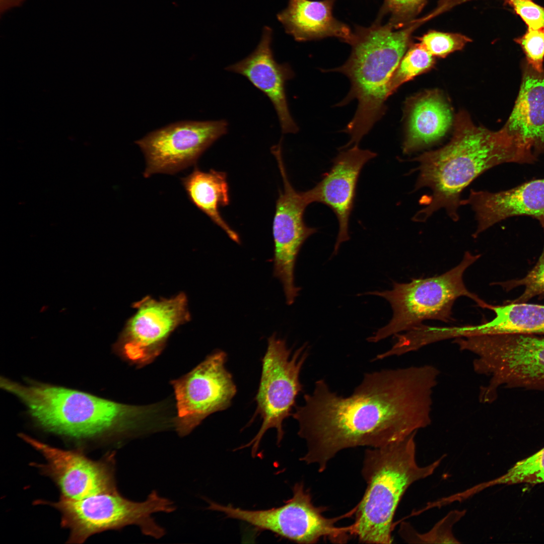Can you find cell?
Wrapping results in <instances>:
<instances>
[{
  "label": "cell",
  "instance_id": "cell-1",
  "mask_svg": "<svg viewBox=\"0 0 544 544\" xmlns=\"http://www.w3.org/2000/svg\"><path fill=\"white\" fill-rule=\"evenodd\" d=\"M440 371L431 365L366 373L353 393L338 395L320 379L292 414L307 452L300 460L323 471L342 450L378 448L401 441L431 424Z\"/></svg>",
  "mask_w": 544,
  "mask_h": 544
},
{
  "label": "cell",
  "instance_id": "cell-2",
  "mask_svg": "<svg viewBox=\"0 0 544 544\" xmlns=\"http://www.w3.org/2000/svg\"><path fill=\"white\" fill-rule=\"evenodd\" d=\"M454 125L447 145L412 160L419 164L415 190L423 187L431 190V195L420 200L424 207L413 217L415 222H425L441 209L456 222L461 192L479 175L504 163L536 161L503 127L492 131L477 126L464 111L456 115Z\"/></svg>",
  "mask_w": 544,
  "mask_h": 544
},
{
  "label": "cell",
  "instance_id": "cell-3",
  "mask_svg": "<svg viewBox=\"0 0 544 544\" xmlns=\"http://www.w3.org/2000/svg\"><path fill=\"white\" fill-rule=\"evenodd\" d=\"M420 21H413L399 29L377 21L369 27L358 26L353 32L348 60L338 67L323 70L342 73L350 81L348 95L337 106L354 99L358 101L354 117L343 130L350 139L342 149L358 145L384 115L385 103L390 96V80L410 46L413 32Z\"/></svg>",
  "mask_w": 544,
  "mask_h": 544
},
{
  "label": "cell",
  "instance_id": "cell-4",
  "mask_svg": "<svg viewBox=\"0 0 544 544\" xmlns=\"http://www.w3.org/2000/svg\"><path fill=\"white\" fill-rule=\"evenodd\" d=\"M415 432L387 445L366 450L362 473L367 487L355 508L352 534L367 543H391L399 503L414 483L432 475L445 455L424 466L416 459Z\"/></svg>",
  "mask_w": 544,
  "mask_h": 544
},
{
  "label": "cell",
  "instance_id": "cell-5",
  "mask_svg": "<svg viewBox=\"0 0 544 544\" xmlns=\"http://www.w3.org/2000/svg\"><path fill=\"white\" fill-rule=\"evenodd\" d=\"M0 386L25 404L42 428L74 439H94L117 432L138 419L145 411L48 384L23 385L1 377Z\"/></svg>",
  "mask_w": 544,
  "mask_h": 544
},
{
  "label": "cell",
  "instance_id": "cell-6",
  "mask_svg": "<svg viewBox=\"0 0 544 544\" xmlns=\"http://www.w3.org/2000/svg\"><path fill=\"white\" fill-rule=\"evenodd\" d=\"M480 256L466 251L457 265L440 276L413 279L407 283L393 282L391 290L366 293L383 298L393 310L390 321L367 341L377 343L419 327L426 320L452 321L453 305L460 297H468L480 307L487 309L489 304L470 292L463 279L466 269Z\"/></svg>",
  "mask_w": 544,
  "mask_h": 544
},
{
  "label": "cell",
  "instance_id": "cell-7",
  "mask_svg": "<svg viewBox=\"0 0 544 544\" xmlns=\"http://www.w3.org/2000/svg\"><path fill=\"white\" fill-rule=\"evenodd\" d=\"M36 503L50 505L60 512L61 526L70 532L67 542L74 544L82 543L95 533L129 525L138 526L145 535L160 538L165 530L152 515L173 509L172 502L156 491L141 502L124 498L116 491L78 499L60 496L55 502L37 500Z\"/></svg>",
  "mask_w": 544,
  "mask_h": 544
},
{
  "label": "cell",
  "instance_id": "cell-8",
  "mask_svg": "<svg viewBox=\"0 0 544 544\" xmlns=\"http://www.w3.org/2000/svg\"><path fill=\"white\" fill-rule=\"evenodd\" d=\"M285 339L274 333L268 338L267 347L262 359L261 374L255 397L256 409L254 414L260 416L261 426L255 437L242 448L251 447L254 456L265 433L275 428L277 443L283 439L284 421L292 415L296 398L302 390L299 376L308 355L306 345L292 354Z\"/></svg>",
  "mask_w": 544,
  "mask_h": 544
},
{
  "label": "cell",
  "instance_id": "cell-9",
  "mask_svg": "<svg viewBox=\"0 0 544 544\" xmlns=\"http://www.w3.org/2000/svg\"><path fill=\"white\" fill-rule=\"evenodd\" d=\"M293 493V497L283 505L269 509L245 510L212 501H209L208 509L222 512L228 518L244 521L257 530L269 531L299 543H314L322 537L333 542L347 541L351 525L346 527L335 525L344 516L325 517L322 513L326 508L313 504L311 495L304 489L302 482L294 485Z\"/></svg>",
  "mask_w": 544,
  "mask_h": 544
},
{
  "label": "cell",
  "instance_id": "cell-10",
  "mask_svg": "<svg viewBox=\"0 0 544 544\" xmlns=\"http://www.w3.org/2000/svg\"><path fill=\"white\" fill-rule=\"evenodd\" d=\"M225 120L180 121L153 130L135 143L144 154V177L174 174L194 165L228 130Z\"/></svg>",
  "mask_w": 544,
  "mask_h": 544
},
{
  "label": "cell",
  "instance_id": "cell-11",
  "mask_svg": "<svg viewBox=\"0 0 544 544\" xmlns=\"http://www.w3.org/2000/svg\"><path fill=\"white\" fill-rule=\"evenodd\" d=\"M227 355L219 350L182 378L172 382L176 400V430L189 433L209 415L231 405L237 392L232 374L226 369Z\"/></svg>",
  "mask_w": 544,
  "mask_h": 544
},
{
  "label": "cell",
  "instance_id": "cell-12",
  "mask_svg": "<svg viewBox=\"0 0 544 544\" xmlns=\"http://www.w3.org/2000/svg\"><path fill=\"white\" fill-rule=\"evenodd\" d=\"M283 179L284 189L276 201L272 232L274 244V276L282 283L285 294H295L294 271L299 251L306 239L317 232L304 221V214L311 203L307 191L296 190L289 182L283 162L282 147L271 150Z\"/></svg>",
  "mask_w": 544,
  "mask_h": 544
},
{
  "label": "cell",
  "instance_id": "cell-13",
  "mask_svg": "<svg viewBox=\"0 0 544 544\" xmlns=\"http://www.w3.org/2000/svg\"><path fill=\"white\" fill-rule=\"evenodd\" d=\"M133 306L137 311L127 321L115 348L131 361L146 364L160 353L174 329L189 321L187 298L181 293L159 300L147 296Z\"/></svg>",
  "mask_w": 544,
  "mask_h": 544
},
{
  "label": "cell",
  "instance_id": "cell-14",
  "mask_svg": "<svg viewBox=\"0 0 544 544\" xmlns=\"http://www.w3.org/2000/svg\"><path fill=\"white\" fill-rule=\"evenodd\" d=\"M19 436L44 457V464H32L53 480L61 497L78 499L117 491L113 455L93 460L81 451L56 448L25 434Z\"/></svg>",
  "mask_w": 544,
  "mask_h": 544
},
{
  "label": "cell",
  "instance_id": "cell-15",
  "mask_svg": "<svg viewBox=\"0 0 544 544\" xmlns=\"http://www.w3.org/2000/svg\"><path fill=\"white\" fill-rule=\"evenodd\" d=\"M332 161L330 170L323 174L321 180L307 190L310 201L320 202L330 208L338 223V232L333 254L341 245L350 239L349 222L356 196L359 177L364 166L377 156L369 150L354 145L341 150Z\"/></svg>",
  "mask_w": 544,
  "mask_h": 544
},
{
  "label": "cell",
  "instance_id": "cell-16",
  "mask_svg": "<svg viewBox=\"0 0 544 544\" xmlns=\"http://www.w3.org/2000/svg\"><path fill=\"white\" fill-rule=\"evenodd\" d=\"M273 31L263 29L261 39L254 50L243 59L226 70L240 74L262 92L271 102L283 133H296L298 127L289 111L286 92V82L294 73L290 65L275 59L271 47Z\"/></svg>",
  "mask_w": 544,
  "mask_h": 544
},
{
  "label": "cell",
  "instance_id": "cell-17",
  "mask_svg": "<svg viewBox=\"0 0 544 544\" xmlns=\"http://www.w3.org/2000/svg\"><path fill=\"white\" fill-rule=\"evenodd\" d=\"M460 204L470 206L474 212L477 221L472 235L474 238L497 223L515 216L535 219L544 230V178L496 192L471 189Z\"/></svg>",
  "mask_w": 544,
  "mask_h": 544
},
{
  "label": "cell",
  "instance_id": "cell-18",
  "mask_svg": "<svg viewBox=\"0 0 544 544\" xmlns=\"http://www.w3.org/2000/svg\"><path fill=\"white\" fill-rule=\"evenodd\" d=\"M521 69L519 92L503 127L537 158L544 153V69L537 72L524 59Z\"/></svg>",
  "mask_w": 544,
  "mask_h": 544
},
{
  "label": "cell",
  "instance_id": "cell-19",
  "mask_svg": "<svg viewBox=\"0 0 544 544\" xmlns=\"http://www.w3.org/2000/svg\"><path fill=\"white\" fill-rule=\"evenodd\" d=\"M336 1L289 0L277 17L286 32L298 42L334 37L350 44L353 32L332 14Z\"/></svg>",
  "mask_w": 544,
  "mask_h": 544
},
{
  "label": "cell",
  "instance_id": "cell-20",
  "mask_svg": "<svg viewBox=\"0 0 544 544\" xmlns=\"http://www.w3.org/2000/svg\"><path fill=\"white\" fill-rule=\"evenodd\" d=\"M407 105V129L402 150L409 154L441 139L452 125L453 118L449 105L435 91L412 99Z\"/></svg>",
  "mask_w": 544,
  "mask_h": 544
},
{
  "label": "cell",
  "instance_id": "cell-21",
  "mask_svg": "<svg viewBox=\"0 0 544 544\" xmlns=\"http://www.w3.org/2000/svg\"><path fill=\"white\" fill-rule=\"evenodd\" d=\"M181 180L190 201L232 240L240 244L238 234L226 223L219 211L220 208L229 205L230 201L227 174L214 169L205 172L195 167Z\"/></svg>",
  "mask_w": 544,
  "mask_h": 544
},
{
  "label": "cell",
  "instance_id": "cell-22",
  "mask_svg": "<svg viewBox=\"0 0 544 544\" xmlns=\"http://www.w3.org/2000/svg\"><path fill=\"white\" fill-rule=\"evenodd\" d=\"M495 317L491 321L473 326L475 335L500 333H527L544 335V305L511 303L503 305L489 304Z\"/></svg>",
  "mask_w": 544,
  "mask_h": 544
},
{
  "label": "cell",
  "instance_id": "cell-23",
  "mask_svg": "<svg viewBox=\"0 0 544 544\" xmlns=\"http://www.w3.org/2000/svg\"><path fill=\"white\" fill-rule=\"evenodd\" d=\"M544 483V447L515 463L506 473L495 479L478 485L481 491L498 485Z\"/></svg>",
  "mask_w": 544,
  "mask_h": 544
},
{
  "label": "cell",
  "instance_id": "cell-24",
  "mask_svg": "<svg viewBox=\"0 0 544 544\" xmlns=\"http://www.w3.org/2000/svg\"><path fill=\"white\" fill-rule=\"evenodd\" d=\"M434 57L420 43L410 45L391 77L389 95L402 84L431 69L435 64Z\"/></svg>",
  "mask_w": 544,
  "mask_h": 544
},
{
  "label": "cell",
  "instance_id": "cell-25",
  "mask_svg": "<svg viewBox=\"0 0 544 544\" xmlns=\"http://www.w3.org/2000/svg\"><path fill=\"white\" fill-rule=\"evenodd\" d=\"M465 513V510L450 511L428 532L424 533H420L409 523H403L399 533L404 539L410 543H458L460 541L454 536L452 529L454 525Z\"/></svg>",
  "mask_w": 544,
  "mask_h": 544
},
{
  "label": "cell",
  "instance_id": "cell-26",
  "mask_svg": "<svg viewBox=\"0 0 544 544\" xmlns=\"http://www.w3.org/2000/svg\"><path fill=\"white\" fill-rule=\"evenodd\" d=\"M418 39L433 56L442 58L454 51L461 50L467 43L472 41L468 37L460 33L432 30Z\"/></svg>",
  "mask_w": 544,
  "mask_h": 544
},
{
  "label": "cell",
  "instance_id": "cell-27",
  "mask_svg": "<svg viewBox=\"0 0 544 544\" xmlns=\"http://www.w3.org/2000/svg\"><path fill=\"white\" fill-rule=\"evenodd\" d=\"M427 0H384L376 21L386 15L388 23L395 29L402 28L414 21L423 10Z\"/></svg>",
  "mask_w": 544,
  "mask_h": 544
},
{
  "label": "cell",
  "instance_id": "cell-28",
  "mask_svg": "<svg viewBox=\"0 0 544 544\" xmlns=\"http://www.w3.org/2000/svg\"><path fill=\"white\" fill-rule=\"evenodd\" d=\"M498 284L508 290L518 286L524 287L522 295L509 302H526L535 296H544V246L535 265L525 277Z\"/></svg>",
  "mask_w": 544,
  "mask_h": 544
},
{
  "label": "cell",
  "instance_id": "cell-29",
  "mask_svg": "<svg viewBox=\"0 0 544 544\" xmlns=\"http://www.w3.org/2000/svg\"><path fill=\"white\" fill-rule=\"evenodd\" d=\"M514 41L521 48L526 63L537 72L544 69V29H528Z\"/></svg>",
  "mask_w": 544,
  "mask_h": 544
},
{
  "label": "cell",
  "instance_id": "cell-30",
  "mask_svg": "<svg viewBox=\"0 0 544 544\" xmlns=\"http://www.w3.org/2000/svg\"><path fill=\"white\" fill-rule=\"evenodd\" d=\"M502 1L521 18L528 29H544V7L533 0Z\"/></svg>",
  "mask_w": 544,
  "mask_h": 544
},
{
  "label": "cell",
  "instance_id": "cell-31",
  "mask_svg": "<svg viewBox=\"0 0 544 544\" xmlns=\"http://www.w3.org/2000/svg\"><path fill=\"white\" fill-rule=\"evenodd\" d=\"M25 0H1V14L2 15L9 10L23 4Z\"/></svg>",
  "mask_w": 544,
  "mask_h": 544
}]
</instances>
